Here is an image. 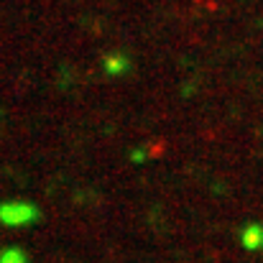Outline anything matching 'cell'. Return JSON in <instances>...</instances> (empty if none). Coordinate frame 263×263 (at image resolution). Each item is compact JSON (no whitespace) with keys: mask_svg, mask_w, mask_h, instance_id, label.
<instances>
[{"mask_svg":"<svg viewBox=\"0 0 263 263\" xmlns=\"http://www.w3.org/2000/svg\"><path fill=\"white\" fill-rule=\"evenodd\" d=\"M102 69H105L107 77H123L130 69V59L125 54H110V57H105Z\"/></svg>","mask_w":263,"mask_h":263,"instance_id":"cell-1","label":"cell"}]
</instances>
